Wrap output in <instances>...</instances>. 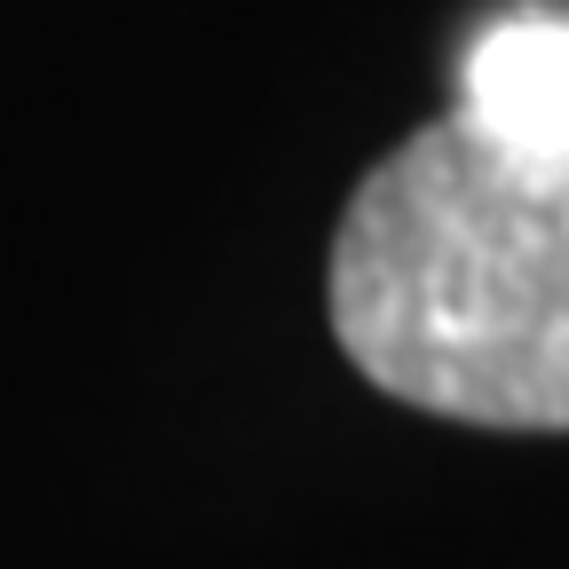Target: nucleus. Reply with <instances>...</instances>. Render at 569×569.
Returning <instances> with one entry per match:
<instances>
[{"mask_svg": "<svg viewBox=\"0 0 569 569\" xmlns=\"http://www.w3.org/2000/svg\"><path fill=\"white\" fill-rule=\"evenodd\" d=\"M325 309L396 403L569 436V151L419 127L356 182Z\"/></svg>", "mask_w": 569, "mask_h": 569, "instance_id": "1", "label": "nucleus"}, {"mask_svg": "<svg viewBox=\"0 0 569 569\" xmlns=\"http://www.w3.org/2000/svg\"><path fill=\"white\" fill-rule=\"evenodd\" d=\"M475 134L569 151V9H507L459 56V103Z\"/></svg>", "mask_w": 569, "mask_h": 569, "instance_id": "2", "label": "nucleus"}]
</instances>
